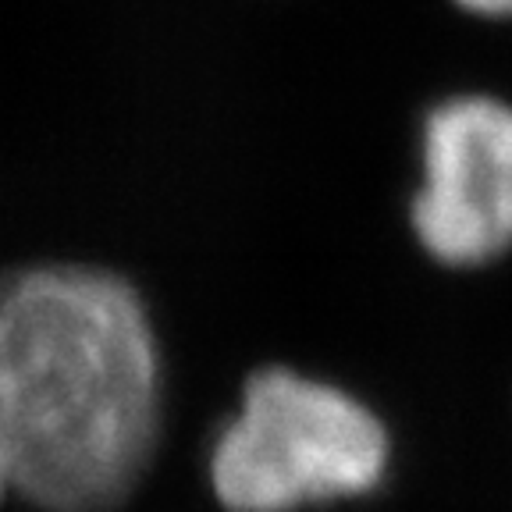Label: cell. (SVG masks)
I'll list each match as a JSON object with an SVG mask.
<instances>
[{
	"mask_svg": "<svg viewBox=\"0 0 512 512\" xmlns=\"http://www.w3.org/2000/svg\"><path fill=\"white\" fill-rule=\"evenodd\" d=\"M392 470L384 420L338 384L296 367L253 370L207 452L224 512H303L374 495Z\"/></svg>",
	"mask_w": 512,
	"mask_h": 512,
	"instance_id": "cell-2",
	"label": "cell"
},
{
	"mask_svg": "<svg viewBox=\"0 0 512 512\" xmlns=\"http://www.w3.org/2000/svg\"><path fill=\"white\" fill-rule=\"evenodd\" d=\"M4 495H8V488H4V477H0V498H4Z\"/></svg>",
	"mask_w": 512,
	"mask_h": 512,
	"instance_id": "cell-5",
	"label": "cell"
},
{
	"mask_svg": "<svg viewBox=\"0 0 512 512\" xmlns=\"http://www.w3.org/2000/svg\"><path fill=\"white\" fill-rule=\"evenodd\" d=\"M456 4L477 18H512V0H456Z\"/></svg>",
	"mask_w": 512,
	"mask_h": 512,
	"instance_id": "cell-4",
	"label": "cell"
},
{
	"mask_svg": "<svg viewBox=\"0 0 512 512\" xmlns=\"http://www.w3.org/2000/svg\"><path fill=\"white\" fill-rule=\"evenodd\" d=\"M164 420L160 338L132 281L93 264L0 278V477L40 512H114Z\"/></svg>",
	"mask_w": 512,
	"mask_h": 512,
	"instance_id": "cell-1",
	"label": "cell"
},
{
	"mask_svg": "<svg viewBox=\"0 0 512 512\" xmlns=\"http://www.w3.org/2000/svg\"><path fill=\"white\" fill-rule=\"evenodd\" d=\"M409 224L431 260L452 271L512 253V104L459 93L420 125V185Z\"/></svg>",
	"mask_w": 512,
	"mask_h": 512,
	"instance_id": "cell-3",
	"label": "cell"
}]
</instances>
